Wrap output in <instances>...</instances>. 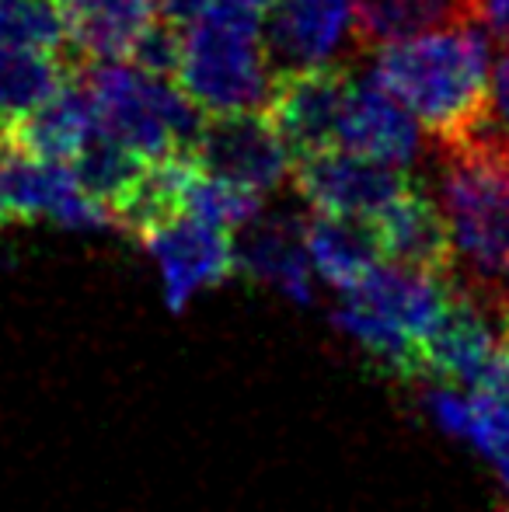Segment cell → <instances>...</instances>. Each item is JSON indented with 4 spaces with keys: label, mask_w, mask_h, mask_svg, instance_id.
Masks as SVG:
<instances>
[{
    "label": "cell",
    "mask_w": 509,
    "mask_h": 512,
    "mask_svg": "<svg viewBox=\"0 0 509 512\" xmlns=\"http://www.w3.org/2000/svg\"><path fill=\"white\" fill-rule=\"evenodd\" d=\"M147 161L150 157H140L136 150H129L126 143L112 140L109 133L91 126L88 140L70 157V171H74L84 196L102 206L112 223V213H116L119 203L129 196V189L136 185L140 171L147 168Z\"/></svg>",
    "instance_id": "obj_20"
},
{
    "label": "cell",
    "mask_w": 509,
    "mask_h": 512,
    "mask_svg": "<svg viewBox=\"0 0 509 512\" xmlns=\"http://www.w3.org/2000/svg\"><path fill=\"white\" fill-rule=\"evenodd\" d=\"M269 70L262 18L241 0H217L182 28L175 88L203 115L262 112L272 91Z\"/></svg>",
    "instance_id": "obj_3"
},
{
    "label": "cell",
    "mask_w": 509,
    "mask_h": 512,
    "mask_svg": "<svg viewBox=\"0 0 509 512\" xmlns=\"http://www.w3.org/2000/svg\"><path fill=\"white\" fill-rule=\"evenodd\" d=\"M489 457H492V464H496L499 478H503V485H506V492H509V439H506V443H499L496 450L489 453Z\"/></svg>",
    "instance_id": "obj_27"
},
{
    "label": "cell",
    "mask_w": 509,
    "mask_h": 512,
    "mask_svg": "<svg viewBox=\"0 0 509 512\" xmlns=\"http://www.w3.org/2000/svg\"><path fill=\"white\" fill-rule=\"evenodd\" d=\"M213 4H217V0H157V14H161L164 21H171L175 28H185Z\"/></svg>",
    "instance_id": "obj_26"
},
{
    "label": "cell",
    "mask_w": 509,
    "mask_h": 512,
    "mask_svg": "<svg viewBox=\"0 0 509 512\" xmlns=\"http://www.w3.org/2000/svg\"><path fill=\"white\" fill-rule=\"evenodd\" d=\"M307 262L311 258H307L304 227L290 220L258 223L238 248V269H245L248 276L262 279V283L283 286L297 300H307V293H311Z\"/></svg>",
    "instance_id": "obj_19"
},
{
    "label": "cell",
    "mask_w": 509,
    "mask_h": 512,
    "mask_svg": "<svg viewBox=\"0 0 509 512\" xmlns=\"http://www.w3.org/2000/svg\"><path fill=\"white\" fill-rule=\"evenodd\" d=\"M304 244L314 269L342 293L360 286L384 262L377 223L370 216H342L318 209L304 223Z\"/></svg>",
    "instance_id": "obj_15"
},
{
    "label": "cell",
    "mask_w": 509,
    "mask_h": 512,
    "mask_svg": "<svg viewBox=\"0 0 509 512\" xmlns=\"http://www.w3.org/2000/svg\"><path fill=\"white\" fill-rule=\"evenodd\" d=\"M161 262L171 307H182L203 286H217L238 269V241L224 223L182 213L140 237Z\"/></svg>",
    "instance_id": "obj_9"
},
{
    "label": "cell",
    "mask_w": 509,
    "mask_h": 512,
    "mask_svg": "<svg viewBox=\"0 0 509 512\" xmlns=\"http://www.w3.org/2000/svg\"><path fill=\"white\" fill-rule=\"evenodd\" d=\"M374 77L440 147L468 140L489 115L492 70L482 25H457L377 49Z\"/></svg>",
    "instance_id": "obj_1"
},
{
    "label": "cell",
    "mask_w": 509,
    "mask_h": 512,
    "mask_svg": "<svg viewBox=\"0 0 509 512\" xmlns=\"http://www.w3.org/2000/svg\"><path fill=\"white\" fill-rule=\"evenodd\" d=\"M91 126H95V122H91L88 95H84V84L74 70V77H70L49 102H42L28 115H21L18 122H11L4 136L35 157L70 164V157L88 140Z\"/></svg>",
    "instance_id": "obj_17"
},
{
    "label": "cell",
    "mask_w": 509,
    "mask_h": 512,
    "mask_svg": "<svg viewBox=\"0 0 509 512\" xmlns=\"http://www.w3.org/2000/svg\"><path fill=\"white\" fill-rule=\"evenodd\" d=\"M475 21L499 49H509V0H475Z\"/></svg>",
    "instance_id": "obj_25"
},
{
    "label": "cell",
    "mask_w": 509,
    "mask_h": 512,
    "mask_svg": "<svg viewBox=\"0 0 509 512\" xmlns=\"http://www.w3.org/2000/svg\"><path fill=\"white\" fill-rule=\"evenodd\" d=\"M457 25H478L475 0H353V42L370 53Z\"/></svg>",
    "instance_id": "obj_16"
},
{
    "label": "cell",
    "mask_w": 509,
    "mask_h": 512,
    "mask_svg": "<svg viewBox=\"0 0 509 512\" xmlns=\"http://www.w3.org/2000/svg\"><path fill=\"white\" fill-rule=\"evenodd\" d=\"M189 157L206 175H217L255 196L279 189L293 175L290 154L265 112L203 115Z\"/></svg>",
    "instance_id": "obj_6"
},
{
    "label": "cell",
    "mask_w": 509,
    "mask_h": 512,
    "mask_svg": "<svg viewBox=\"0 0 509 512\" xmlns=\"http://www.w3.org/2000/svg\"><path fill=\"white\" fill-rule=\"evenodd\" d=\"M503 512H509V506H506V509H503Z\"/></svg>",
    "instance_id": "obj_29"
},
{
    "label": "cell",
    "mask_w": 509,
    "mask_h": 512,
    "mask_svg": "<svg viewBox=\"0 0 509 512\" xmlns=\"http://www.w3.org/2000/svg\"><path fill=\"white\" fill-rule=\"evenodd\" d=\"M262 35L276 74L332 63L353 35V0H276Z\"/></svg>",
    "instance_id": "obj_11"
},
{
    "label": "cell",
    "mask_w": 509,
    "mask_h": 512,
    "mask_svg": "<svg viewBox=\"0 0 509 512\" xmlns=\"http://www.w3.org/2000/svg\"><path fill=\"white\" fill-rule=\"evenodd\" d=\"M258 203H262V196H255V192H248V189H238V185L224 182V178H217V175H206L203 168L192 178V189H189L192 216H203V220L224 223V227L238 230L255 220Z\"/></svg>",
    "instance_id": "obj_22"
},
{
    "label": "cell",
    "mask_w": 509,
    "mask_h": 512,
    "mask_svg": "<svg viewBox=\"0 0 509 512\" xmlns=\"http://www.w3.org/2000/svg\"><path fill=\"white\" fill-rule=\"evenodd\" d=\"M384 262L429 276H457V248L443 206L419 182L374 216Z\"/></svg>",
    "instance_id": "obj_10"
},
{
    "label": "cell",
    "mask_w": 509,
    "mask_h": 512,
    "mask_svg": "<svg viewBox=\"0 0 509 512\" xmlns=\"http://www.w3.org/2000/svg\"><path fill=\"white\" fill-rule=\"evenodd\" d=\"M443 213L457 279L492 307L509 286V150L482 136L443 147Z\"/></svg>",
    "instance_id": "obj_2"
},
{
    "label": "cell",
    "mask_w": 509,
    "mask_h": 512,
    "mask_svg": "<svg viewBox=\"0 0 509 512\" xmlns=\"http://www.w3.org/2000/svg\"><path fill=\"white\" fill-rule=\"evenodd\" d=\"M475 136L492 140L509 150V49H499L496 70H492V95H489V115ZM471 140V136H468Z\"/></svg>",
    "instance_id": "obj_24"
},
{
    "label": "cell",
    "mask_w": 509,
    "mask_h": 512,
    "mask_svg": "<svg viewBox=\"0 0 509 512\" xmlns=\"http://www.w3.org/2000/svg\"><path fill=\"white\" fill-rule=\"evenodd\" d=\"M67 42L77 63L129 60L157 21V0H60Z\"/></svg>",
    "instance_id": "obj_13"
},
{
    "label": "cell",
    "mask_w": 509,
    "mask_h": 512,
    "mask_svg": "<svg viewBox=\"0 0 509 512\" xmlns=\"http://www.w3.org/2000/svg\"><path fill=\"white\" fill-rule=\"evenodd\" d=\"M0 206L11 223L56 220L63 227H102L105 209L77 185L70 164L46 161L0 136Z\"/></svg>",
    "instance_id": "obj_7"
},
{
    "label": "cell",
    "mask_w": 509,
    "mask_h": 512,
    "mask_svg": "<svg viewBox=\"0 0 509 512\" xmlns=\"http://www.w3.org/2000/svg\"><path fill=\"white\" fill-rule=\"evenodd\" d=\"M241 4L255 7V11H258V14H262V11H269V7H272V4H276V0H241Z\"/></svg>",
    "instance_id": "obj_28"
},
{
    "label": "cell",
    "mask_w": 509,
    "mask_h": 512,
    "mask_svg": "<svg viewBox=\"0 0 509 512\" xmlns=\"http://www.w3.org/2000/svg\"><path fill=\"white\" fill-rule=\"evenodd\" d=\"M353 91V70L335 60L276 74L262 112L283 140L290 161H304V157L342 147V126H346Z\"/></svg>",
    "instance_id": "obj_5"
},
{
    "label": "cell",
    "mask_w": 509,
    "mask_h": 512,
    "mask_svg": "<svg viewBox=\"0 0 509 512\" xmlns=\"http://www.w3.org/2000/svg\"><path fill=\"white\" fill-rule=\"evenodd\" d=\"M489 304L468 290L457 279V290L447 310L422 338V356H426V380L447 387H471L482 377L485 363L496 352L499 335L492 331Z\"/></svg>",
    "instance_id": "obj_12"
},
{
    "label": "cell",
    "mask_w": 509,
    "mask_h": 512,
    "mask_svg": "<svg viewBox=\"0 0 509 512\" xmlns=\"http://www.w3.org/2000/svg\"><path fill=\"white\" fill-rule=\"evenodd\" d=\"M77 77L91 105L95 129L126 143L140 157L189 154L203 126V112L171 81L150 77L133 63H77Z\"/></svg>",
    "instance_id": "obj_4"
},
{
    "label": "cell",
    "mask_w": 509,
    "mask_h": 512,
    "mask_svg": "<svg viewBox=\"0 0 509 512\" xmlns=\"http://www.w3.org/2000/svg\"><path fill=\"white\" fill-rule=\"evenodd\" d=\"M74 70L77 63L70 56L0 42V115L7 126L49 102L74 77Z\"/></svg>",
    "instance_id": "obj_18"
},
{
    "label": "cell",
    "mask_w": 509,
    "mask_h": 512,
    "mask_svg": "<svg viewBox=\"0 0 509 512\" xmlns=\"http://www.w3.org/2000/svg\"><path fill=\"white\" fill-rule=\"evenodd\" d=\"M0 42L49 49L74 60L60 0H0Z\"/></svg>",
    "instance_id": "obj_21"
},
{
    "label": "cell",
    "mask_w": 509,
    "mask_h": 512,
    "mask_svg": "<svg viewBox=\"0 0 509 512\" xmlns=\"http://www.w3.org/2000/svg\"><path fill=\"white\" fill-rule=\"evenodd\" d=\"M126 63H133L143 74L175 84L178 63H182V28H175L171 21H164L161 14H157V21L140 35V42L133 46Z\"/></svg>",
    "instance_id": "obj_23"
},
{
    "label": "cell",
    "mask_w": 509,
    "mask_h": 512,
    "mask_svg": "<svg viewBox=\"0 0 509 512\" xmlns=\"http://www.w3.org/2000/svg\"><path fill=\"white\" fill-rule=\"evenodd\" d=\"M293 182H297L300 196L321 213L370 216L374 220L415 178L398 164H384L339 147L328 154L293 161Z\"/></svg>",
    "instance_id": "obj_8"
},
{
    "label": "cell",
    "mask_w": 509,
    "mask_h": 512,
    "mask_svg": "<svg viewBox=\"0 0 509 512\" xmlns=\"http://www.w3.org/2000/svg\"><path fill=\"white\" fill-rule=\"evenodd\" d=\"M342 150L405 168L419 154V122L377 77L356 81L346 126H342Z\"/></svg>",
    "instance_id": "obj_14"
}]
</instances>
